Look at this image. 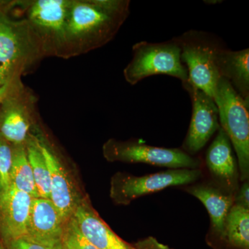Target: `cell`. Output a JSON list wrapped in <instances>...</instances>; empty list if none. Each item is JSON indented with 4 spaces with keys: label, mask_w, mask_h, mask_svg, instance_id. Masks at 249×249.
I'll list each match as a JSON object with an SVG mask.
<instances>
[{
    "label": "cell",
    "mask_w": 249,
    "mask_h": 249,
    "mask_svg": "<svg viewBox=\"0 0 249 249\" xmlns=\"http://www.w3.org/2000/svg\"><path fill=\"white\" fill-rule=\"evenodd\" d=\"M224 240L232 248L249 249V209L233 204L228 214Z\"/></svg>",
    "instance_id": "18"
},
{
    "label": "cell",
    "mask_w": 249,
    "mask_h": 249,
    "mask_svg": "<svg viewBox=\"0 0 249 249\" xmlns=\"http://www.w3.org/2000/svg\"><path fill=\"white\" fill-rule=\"evenodd\" d=\"M13 145L0 136V196L11 188Z\"/></svg>",
    "instance_id": "21"
},
{
    "label": "cell",
    "mask_w": 249,
    "mask_h": 249,
    "mask_svg": "<svg viewBox=\"0 0 249 249\" xmlns=\"http://www.w3.org/2000/svg\"><path fill=\"white\" fill-rule=\"evenodd\" d=\"M20 78L13 83L0 111V136L12 145L25 143L31 124V102Z\"/></svg>",
    "instance_id": "10"
},
{
    "label": "cell",
    "mask_w": 249,
    "mask_h": 249,
    "mask_svg": "<svg viewBox=\"0 0 249 249\" xmlns=\"http://www.w3.org/2000/svg\"><path fill=\"white\" fill-rule=\"evenodd\" d=\"M201 176L200 170L189 168L170 169L142 177L119 174L111 181V196L118 204H129L145 195L195 182Z\"/></svg>",
    "instance_id": "7"
},
{
    "label": "cell",
    "mask_w": 249,
    "mask_h": 249,
    "mask_svg": "<svg viewBox=\"0 0 249 249\" xmlns=\"http://www.w3.org/2000/svg\"><path fill=\"white\" fill-rule=\"evenodd\" d=\"M4 245L6 249H53L55 246L38 242L27 236L10 241Z\"/></svg>",
    "instance_id": "23"
},
{
    "label": "cell",
    "mask_w": 249,
    "mask_h": 249,
    "mask_svg": "<svg viewBox=\"0 0 249 249\" xmlns=\"http://www.w3.org/2000/svg\"><path fill=\"white\" fill-rule=\"evenodd\" d=\"M0 249H6L5 246L1 242H0Z\"/></svg>",
    "instance_id": "28"
},
{
    "label": "cell",
    "mask_w": 249,
    "mask_h": 249,
    "mask_svg": "<svg viewBox=\"0 0 249 249\" xmlns=\"http://www.w3.org/2000/svg\"><path fill=\"white\" fill-rule=\"evenodd\" d=\"M72 217L82 235L98 249H137L116 235L86 201L80 202Z\"/></svg>",
    "instance_id": "13"
},
{
    "label": "cell",
    "mask_w": 249,
    "mask_h": 249,
    "mask_svg": "<svg viewBox=\"0 0 249 249\" xmlns=\"http://www.w3.org/2000/svg\"><path fill=\"white\" fill-rule=\"evenodd\" d=\"M175 39L181 48V60L188 70V81L213 98L221 78L216 55L222 46L203 31H187Z\"/></svg>",
    "instance_id": "5"
},
{
    "label": "cell",
    "mask_w": 249,
    "mask_h": 249,
    "mask_svg": "<svg viewBox=\"0 0 249 249\" xmlns=\"http://www.w3.org/2000/svg\"><path fill=\"white\" fill-rule=\"evenodd\" d=\"M41 146L50 175L49 199L53 203L62 220L66 223L83 200L80 198L71 177L55 154L42 141Z\"/></svg>",
    "instance_id": "11"
},
{
    "label": "cell",
    "mask_w": 249,
    "mask_h": 249,
    "mask_svg": "<svg viewBox=\"0 0 249 249\" xmlns=\"http://www.w3.org/2000/svg\"><path fill=\"white\" fill-rule=\"evenodd\" d=\"M249 181H245L235 197V204L249 209Z\"/></svg>",
    "instance_id": "25"
},
{
    "label": "cell",
    "mask_w": 249,
    "mask_h": 249,
    "mask_svg": "<svg viewBox=\"0 0 249 249\" xmlns=\"http://www.w3.org/2000/svg\"><path fill=\"white\" fill-rule=\"evenodd\" d=\"M65 222L49 199L34 198L27 225V237L55 245L61 241Z\"/></svg>",
    "instance_id": "14"
},
{
    "label": "cell",
    "mask_w": 249,
    "mask_h": 249,
    "mask_svg": "<svg viewBox=\"0 0 249 249\" xmlns=\"http://www.w3.org/2000/svg\"><path fill=\"white\" fill-rule=\"evenodd\" d=\"M221 78H225L249 104V49L233 51L222 47L216 55Z\"/></svg>",
    "instance_id": "15"
},
{
    "label": "cell",
    "mask_w": 249,
    "mask_h": 249,
    "mask_svg": "<svg viewBox=\"0 0 249 249\" xmlns=\"http://www.w3.org/2000/svg\"><path fill=\"white\" fill-rule=\"evenodd\" d=\"M105 157L111 161L146 163L170 169H198L200 160L178 148L151 146L140 142L109 140L103 147Z\"/></svg>",
    "instance_id": "6"
},
{
    "label": "cell",
    "mask_w": 249,
    "mask_h": 249,
    "mask_svg": "<svg viewBox=\"0 0 249 249\" xmlns=\"http://www.w3.org/2000/svg\"><path fill=\"white\" fill-rule=\"evenodd\" d=\"M133 58L124 68L126 81L134 85L155 75H168L184 83L188 80L186 65L181 58V48L176 39L160 43L142 41L132 48Z\"/></svg>",
    "instance_id": "4"
},
{
    "label": "cell",
    "mask_w": 249,
    "mask_h": 249,
    "mask_svg": "<svg viewBox=\"0 0 249 249\" xmlns=\"http://www.w3.org/2000/svg\"><path fill=\"white\" fill-rule=\"evenodd\" d=\"M28 160L30 163L39 197H50V175L41 146L40 139L29 134L25 142Z\"/></svg>",
    "instance_id": "19"
},
{
    "label": "cell",
    "mask_w": 249,
    "mask_h": 249,
    "mask_svg": "<svg viewBox=\"0 0 249 249\" xmlns=\"http://www.w3.org/2000/svg\"><path fill=\"white\" fill-rule=\"evenodd\" d=\"M61 243L64 249H98L82 235L72 217L65 224Z\"/></svg>",
    "instance_id": "22"
},
{
    "label": "cell",
    "mask_w": 249,
    "mask_h": 249,
    "mask_svg": "<svg viewBox=\"0 0 249 249\" xmlns=\"http://www.w3.org/2000/svg\"><path fill=\"white\" fill-rule=\"evenodd\" d=\"M71 1L37 0L27 11V20L44 53H65V30Z\"/></svg>",
    "instance_id": "8"
},
{
    "label": "cell",
    "mask_w": 249,
    "mask_h": 249,
    "mask_svg": "<svg viewBox=\"0 0 249 249\" xmlns=\"http://www.w3.org/2000/svg\"><path fill=\"white\" fill-rule=\"evenodd\" d=\"M53 249H64L63 247H62V245L61 241L59 242L54 247Z\"/></svg>",
    "instance_id": "27"
},
{
    "label": "cell",
    "mask_w": 249,
    "mask_h": 249,
    "mask_svg": "<svg viewBox=\"0 0 249 249\" xmlns=\"http://www.w3.org/2000/svg\"><path fill=\"white\" fill-rule=\"evenodd\" d=\"M16 79H17V78H16ZM14 81L0 87V104H1V103L3 102V101H4L6 96H7L8 93H9L10 89H11V87H12Z\"/></svg>",
    "instance_id": "26"
},
{
    "label": "cell",
    "mask_w": 249,
    "mask_h": 249,
    "mask_svg": "<svg viewBox=\"0 0 249 249\" xmlns=\"http://www.w3.org/2000/svg\"><path fill=\"white\" fill-rule=\"evenodd\" d=\"M219 111L220 127L233 145L241 181L249 177V104L241 97L230 82L221 78L213 98Z\"/></svg>",
    "instance_id": "3"
},
{
    "label": "cell",
    "mask_w": 249,
    "mask_h": 249,
    "mask_svg": "<svg viewBox=\"0 0 249 249\" xmlns=\"http://www.w3.org/2000/svg\"><path fill=\"white\" fill-rule=\"evenodd\" d=\"M44 53L27 19H16L0 7V87L27 71Z\"/></svg>",
    "instance_id": "2"
},
{
    "label": "cell",
    "mask_w": 249,
    "mask_h": 249,
    "mask_svg": "<svg viewBox=\"0 0 249 249\" xmlns=\"http://www.w3.org/2000/svg\"><path fill=\"white\" fill-rule=\"evenodd\" d=\"M33 199L13 187L0 196V234L4 244L27 235Z\"/></svg>",
    "instance_id": "12"
},
{
    "label": "cell",
    "mask_w": 249,
    "mask_h": 249,
    "mask_svg": "<svg viewBox=\"0 0 249 249\" xmlns=\"http://www.w3.org/2000/svg\"><path fill=\"white\" fill-rule=\"evenodd\" d=\"M191 96L193 105L191 124L183 147L189 155L200 151L220 127L219 111L213 98L189 81L182 83Z\"/></svg>",
    "instance_id": "9"
},
{
    "label": "cell",
    "mask_w": 249,
    "mask_h": 249,
    "mask_svg": "<svg viewBox=\"0 0 249 249\" xmlns=\"http://www.w3.org/2000/svg\"><path fill=\"white\" fill-rule=\"evenodd\" d=\"M137 249H173L163 245L153 237H148L134 244Z\"/></svg>",
    "instance_id": "24"
},
{
    "label": "cell",
    "mask_w": 249,
    "mask_h": 249,
    "mask_svg": "<svg viewBox=\"0 0 249 249\" xmlns=\"http://www.w3.org/2000/svg\"><path fill=\"white\" fill-rule=\"evenodd\" d=\"M206 161L210 172L219 179L229 183L233 181L238 175L231 142L221 127L208 149Z\"/></svg>",
    "instance_id": "17"
},
{
    "label": "cell",
    "mask_w": 249,
    "mask_h": 249,
    "mask_svg": "<svg viewBox=\"0 0 249 249\" xmlns=\"http://www.w3.org/2000/svg\"><path fill=\"white\" fill-rule=\"evenodd\" d=\"M11 187L34 198L39 197L35 180L27 155L25 143L13 145Z\"/></svg>",
    "instance_id": "20"
},
{
    "label": "cell",
    "mask_w": 249,
    "mask_h": 249,
    "mask_svg": "<svg viewBox=\"0 0 249 249\" xmlns=\"http://www.w3.org/2000/svg\"><path fill=\"white\" fill-rule=\"evenodd\" d=\"M186 191L206 206L214 232L219 238L224 240L226 219L235 201L232 195L225 193L214 187L204 185L189 187Z\"/></svg>",
    "instance_id": "16"
},
{
    "label": "cell",
    "mask_w": 249,
    "mask_h": 249,
    "mask_svg": "<svg viewBox=\"0 0 249 249\" xmlns=\"http://www.w3.org/2000/svg\"><path fill=\"white\" fill-rule=\"evenodd\" d=\"M129 1H71L65 53L88 52L107 43L129 14Z\"/></svg>",
    "instance_id": "1"
}]
</instances>
